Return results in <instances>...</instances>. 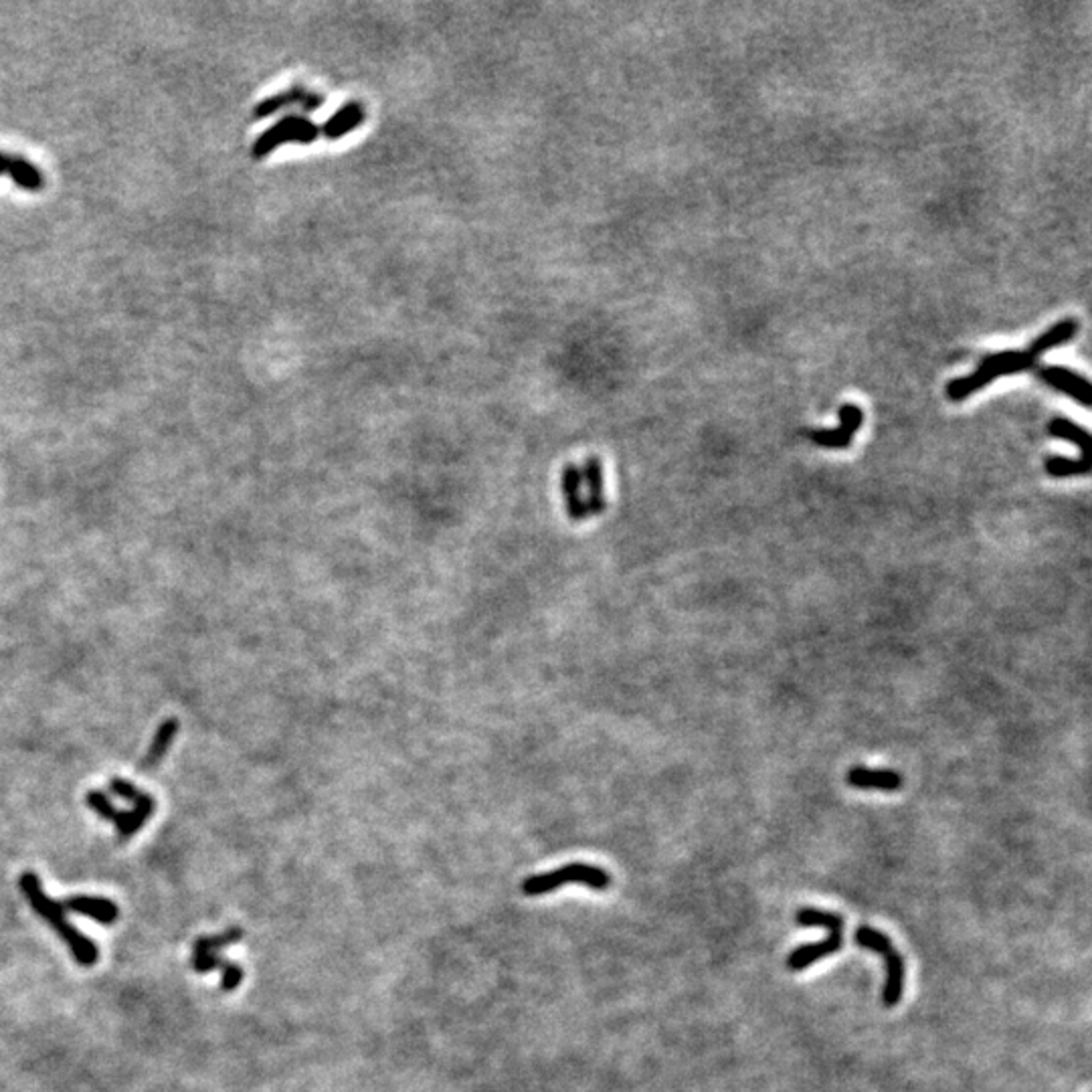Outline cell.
Wrapping results in <instances>:
<instances>
[{"label": "cell", "mask_w": 1092, "mask_h": 1092, "mask_svg": "<svg viewBox=\"0 0 1092 1092\" xmlns=\"http://www.w3.org/2000/svg\"><path fill=\"white\" fill-rule=\"evenodd\" d=\"M846 783L854 789H878V791H898L902 787V775L892 769H866V766H854L846 773Z\"/></svg>", "instance_id": "obj_12"}, {"label": "cell", "mask_w": 1092, "mask_h": 1092, "mask_svg": "<svg viewBox=\"0 0 1092 1092\" xmlns=\"http://www.w3.org/2000/svg\"><path fill=\"white\" fill-rule=\"evenodd\" d=\"M241 981H243V967H241V965L225 961V965H223V977H221V989L227 991V994H231V991H235V989H237L241 986Z\"/></svg>", "instance_id": "obj_21"}, {"label": "cell", "mask_w": 1092, "mask_h": 1092, "mask_svg": "<svg viewBox=\"0 0 1092 1092\" xmlns=\"http://www.w3.org/2000/svg\"><path fill=\"white\" fill-rule=\"evenodd\" d=\"M1090 459L1085 457H1064V456H1052L1046 459V472L1052 477H1074V476H1087L1090 474Z\"/></svg>", "instance_id": "obj_18"}, {"label": "cell", "mask_w": 1092, "mask_h": 1092, "mask_svg": "<svg viewBox=\"0 0 1092 1092\" xmlns=\"http://www.w3.org/2000/svg\"><path fill=\"white\" fill-rule=\"evenodd\" d=\"M155 809H156V801L152 799L148 793H142L140 799L134 803L132 811H117V816L114 819L115 829H117V837L130 839L132 836H136L144 827V824L150 819V816L155 814Z\"/></svg>", "instance_id": "obj_14"}, {"label": "cell", "mask_w": 1092, "mask_h": 1092, "mask_svg": "<svg viewBox=\"0 0 1092 1092\" xmlns=\"http://www.w3.org/2000/svg\"><path fill=\"white\" fill-rule=\"evenodd\" d=\"M178 728H180V725H178L176 718H168V720L162 722V725L156 730L155 738H152L146 756H144V761H142V769L144 771L155 769V766L162 761V756H165L168 753L170 745H173L175 736L178 735Z\"/></svg>", "instance_id": "obj_16"}, {"label": "cell", "mask_w": 1092, "mask_h": 1092, "mask_svg": "<svg viewBox=\"0 0 1092 1092\" xmlns=\"http://www.w3.org/2000/svg\"><path fill=\"white\" fill-rule=\"evenodd\" d=\"M563 884H583V887L603 892L611 887V874L599 866L591 864H566L558 870H550L545 874H535V877L522 882V892L526 897H543L550 895L563 887Z\"/></svg>", "instance_id": "obj_5"}, {"label": "cell", "mask_w": 1092, "mask_h": 1092, "mask_svg": "<svg viewBox=\"0 0 1092 1092\" xmlns=\"http://www.w3.org/2000/svg\"><path fill=\"white\" fill-rule=\"evenodd\" d=\"M565 508L571 520L583 522L607 508L603 466L599 457H586L583 466L566 464L561 476Z\"/></svg>", "instance_id": "obj_3"}, {"label": "cell", "mask_w": 1092, "mask_h": 1092, "mask_svg": "<svg viewBox=\"0 0 1092 1092\" xmlns=\"http://www.w3.org/2000/svg\"><path fill=\"white\" fill-rule=\"evenodd\" d=\"M65 910H74L77 915H84L97 920L99 925L110 927L120 917V908L114 900L99 898V897H71L61 902Z\"/></svg>", "instance_id": "obj_13"}, {"label": "cell", "mask_w": 1092, "mask_h": 1092, "mask_svg": "<svg viewBox=\"0 0 1092 1092\" xmlns=\"http://www.w3.org/2000/svg\"><path fill=\"white\" fill-rule=\"evenodd\" d=\"M1037 376H1040V381H1044L1046 385H1050L1052 389L1070 396L1072 401H1077L1080 407H1090L1092 389L1087 376L1074 373L1067 366H1042L1037 368Z\"/></svg>", "instance_id": "obj_10"}, {"label": "cell", "mask_w": 1092, "mask_h": 1092, "mask_svg": "<svg viewBox=\"0 0 1092 1092\" xmlns=\"http://www.w3.org/2000/svg\"><path fill=\"white\" fill-rule=\"evenodd\" d=\"M110 789H112V793H115L117 797H122V799L130 801V803H136L140 799L142 793H144V791L134 787V785L130 781H124L120 777H115V779L110 781Z\"/></svg>", "instance_id": "obj_22"}, {"label": "cell", "mask_w": 1092, "mask_h": 1092, "mask_svg": "<svg viewBox=\"0 0 1092 1092\" xmlns=\"http://www.w3.org/2000/svg\"><path fill=\"white\" fill-rule=\"evenodd\" d=\"M320 138V125L314 124L306 115H286L276 122L272 128H267L264 134H259L254 142L251 155L254 158H265L276 152L284 144H314Z\"/></svg>", "instance_id": "obj_7"}, {"label": "cell", "mask_w": 1092, "mask_h": 1092, "mask_svg": "<svg viewBox=\"0 0 1092 1092\" xmlns=\"http://www.w3.org/2000/svg\"><path fill=\"white\" fill-rule=\"evenodd\" d=\"M864 423V411L854 403H844L839 407V427L811 431L809 437L816 446L824 449H846L852 446L854 436Z\"/></svg>", "instance_id": "obj_8"}, {"label": "cell", "mask_w": 1092, "mask_h": 1092, "mask_svg": "<svg viewBox=\"0 0 1092 1092\" xmlns=\"http://www.w3.org/2000/svg\"><path fill=\"white\" fill-rule=\"evenodd\" d=\"M243 938V928L239 927H231L229 931H225L219 937H201L196 938V943L193 947V957H201L205 953H216L223 947H229L239 943Z\"/></svg>", "instance_id": "obj_19"}, {"label": "cell", "mask_w": 1092, "mask_h": 1092, "mask_svg": "<svg viewBox=\"0 0 1092 1092\" xmlns=\"http://www.w3.org/2000/svg\"><path fill=\"white\" fill-rule=\"evenodd\" d=\"M85 803L95 811V814L99 817L110 819V821H114L115 816H117V811H120V809H115V806L110 801V797H107L105 793L99 791V789L89 791L87 796H85Z\"/></svg>", "instance_id": "obj_20"}, {"label": "cell", "mask_w": 1092, "mask_h": 1092, "mask_svg": "<svg viewBox=\"0 0 1092 1092\" xmlns=\"http://www.w3.org/2000/svg\"><path fill=\"white\" fill-rule=\"evenodd\" d=\"M796 923L799 927H821L827 931V937L819 943L801 945L793 949L787 957V967L791 971H803L809 965H814L829 955H836L844 945V918L837 913H827L814 907L799 908L796 915Z\"/></svg>", "instance_id": "obj_4"}, {"label": "cell", "mask_w": 1092, "mask_h": 1092, "mask_svg": "<svg viewBox=\"0 0 1092 1092\" xmlns=\"http://www.w3.org/2000/svg\"><path fill=\"white\" fill-rule=\"evenodd\" d=\"M366 120V107L360 102H348L340 107L336 114H332L324 125H320V136L326 140H342L348 134L355 132L360 124Z\"/></svg>", "instance_id": "obj_11"}, {"label": "cell", "mask_w": 1092, "mask_h": 1092, "mask_svg": "<svg viewBox=\"0 0 1092 1092\" xmlns=\"http://www.w3.org/2000/svg\"><path fill=\"white\" fill-rule=\"evenodd\" d=\"M225 961L216 953H205L201 957H193V969L196 973H211L215 969H223Z\"/></svg>", "instance_id": "obj_23"}, {"label": "cell", "mask_w": 1092, "mask_h": 1092, "mask_svg": "<svg viewBox=\"0 0 1092 1092\" xmlns=\"http://www.w3.org/2000/svg\"><path fill=\"white\" fill-rule=\"evenodd\" d=\"M19 887L23 890L25 898L29 900V905L33 907L35 913H37L43 920H47L53 931L59 933L63 943H65L71 949V953H74V959L79 965H84V967H92V965H95L99 959L97 945L87 935L81 933L79 928H75L69 923L65 917L67 910L63 908L61 902H55L45 895L43 884L37 874L35 872L21 874Z\"/></svg>", "instance_id": "obj_2"}, {"label": "cell", "mask_w": 1092, "mask_h": 1092, "mask_svg": "<svg viewBox=\"0 0 1092 1092\" xmlns=\"http://www.w3.org/2000/svg\"><path fill=\"white\" fill-rule=\"evenodd\" d=\"M1077 332H1078V322L1074 318H1067V320L1056 322L1054 326H1050L1044 334H1040V336L1034 338L1032 345L1026 350L991 352V355H987L981 360V365L971 375L953 378V381L947 385V396H949L953 403H961L965 399H969L971 395L983 391L989 383L997 381V378H1001V376L1032 371V368H1036L1037 358H1040L1044 352L1067 345L1068 340L1074 338V334Z\"/></svg>", "instance_id": "obj_1"}, {"label": "cell", "mask_w": 1092, "mask_h": 1092, "mask_svg": "<svg viewBox=\"0 0 1092 1092\" xmlns=\"http://www.w3.org/2000/svg\"><path fill=\"white\" fill-rule=\"evenodd\" d=\"M856 943L862 949H868L878 953L882 957V961L887 963V981H884L882 987V1004L887 1007H897L902 999V994H905V959H902V955L898 953V949L895 945H892L890 938L880 933L878 928H872L868 925H862L858 931H856Z\"/></svg>", "instance_id": "obj_6"}, {"label": "cell", "mask_w": 1092, "mask_h": 1092, "mask_svg": "<svg viewBox=\"0 0 1092 1092\" xmlns=\"http://www.w3.org/2000/svg\"><path fill=\"white\" fill-rule=\"evenodd\" d=\"M0 175H11L15 185L25 191H41L45 185L43 173L37 166L21 156L3 155V152H0Z\"/></svg>", "instance_id": "obj_15"}, {"label": "cell", "mask_w": 1092, "mask_h": 1092, "mask_svg": "<svg viewBox=\"0 0 1092 1092\" xmlns=\"http://www.w3.org/2000/svg\"><path fill=\"white\" fill-rule=\"evenodd\" d=\"M324 104H326V97H324V94L312 92V89L304 87V85H292L290 89H286V92H279L276 95L261 99V102L255 105L254 114L257 120H264V117L282 112L284 107H290V105H297L302 112H316V110H320Z\"/></svg>", "instance_id": "obj_9"}, {"label": "cell", "mask_w": 1092, "mask_h": 1092, "mask_svg": "<svg viewBox=\"0 0 1092 1092\" xmlns=\"http://www.w3.org/2000/svg\"><path fill=\"white\" fill-rule=\"evenodd\" d=\"M1048 433L1056 439H1064L1080 449V457L1090 459V436L1085 427L1067 417H1054L1048 423Z\"/></svg>", "instance_id": "obj_17"}]
</instances>
